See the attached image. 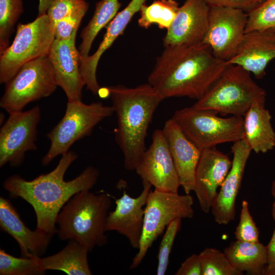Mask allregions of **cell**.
Returning <instances> with one entry per match:
<instances>
[{
	"label": "cell",
	"mask_w": 275,
	"mask_h": 275,
	"mask_svg": "<svg viewBox=\"0 0 275 275\" xmlns=\"http://www.w3.org/2000/svg\"><path fill=\"white\" fill-rule=\"evenodd\" d=\"M77 154L69 151L62 155L57 167L50 172L28 181L19 175L5 180L4 188L13 197H19L33 208L37 221L36 230L51 237L57 233L56 219L64 205L75 194L90 190L96 183L99 171L87 167L74 179L65 181L64 175Z\"/></svg>",
	"instance_id": "obj_1"
},
{
	"label": "cell",
	"mask_w": 275,
	"mask_h": 275,
	"mask_svg": "<svg viewBox=\"0 0 275 275\" xmlns=\"http://www.w3.org/2000/svg\"><path fill=\"white\" fill-rule=\"evenodd\" d=\"M227 66L204 44L170 45L157 58L148 81L164 99L187 97L198 100Z\"/></svg>",
	"instance_id": "obj_2"
},
{
	"label": "cell",
	"mask_w": 275,
	"mask_h": 275,
	"mask_svg": "<svg viewBox=\"0 0 275 275\" xmlns=\"http://www.w3.org/2000/svg\"><path fill=\"white\" fill-rule=\"evenodd\" d=\"M107 88L117 116L116 142L123 153L125 168L135 170L145 151L149 124L164 99L148 82L133 88L118 85Z\"/></svg>",
	"instance_id": "obj_3"
},
{
	"label": "cell",
	"mask_w": 275,
	"mask_h": 275,
	"mask_svg": "<svg viewBox=\"0 0 275 275\" xmlns=\"http://www.w3.org/2000/svg\"><path fill=\"white\" fill-rule=\"evenodd\" d=\"M111 206L108 194H95L89 190L75 194L57 216L59 238L76 241L89 252L96 246L105 245L108 242L105 227Z\"/></svg>",
	"instance_id": "obj_4"
},
{
	"label": "cell",
	"mask_w": 275,
	"mask_h": 275,
	"mask_svg": "<svg viewBox=\"0 0 275 275\" xmlns=\"http://www.w3.org/2000/svg\"><path fill=\"white\" fill-rule=\"evenodd\" d=\"M265 91L239 66L228 64L206 93L191 106L225 116L243 117L253 102Z\"/></svg>",
	"instance_id": "obj_5"
},
{
	"label": "cell",
	"mask_w": 275,
	"mask_h": 275,
	"mask_svg": "<svg viewBox=\"0 0 275 275\" xmlns=\"http://www.w3.org/2000/svg\"><path fill=\"white\" fill-rule=\"evenodd\" d=\"M114 113L112 106L101 102L87 104L81 100L68 101L64 116L46 135L50 145L42 164L47 166L58 155L69 151L75 142L90 135L98 123Z\"/></svg>",
	"instance_id": "obj_6"
},
{
	"label": "cell",
	"mask_w": 275,
	"mask_h": 275,
	"mask_svg": "<svg viewBox=\"0 0 275 275\" xmlns=\"http://www.w3.org/2000/svg\"><path fill=\"white\" fill-rule=\"evenodd\" d=\"M172 119L201 150L243 138V117H220L214 112L191 106L177 110Z\"/></svg>",
	"instance_id": "obj_7"
},
{
	"label": "cell",
	"mask_w": 275,
	"mask_h": 275,
	"mask_svg": "<svg viewBox=\"0 0 275 275\" xmlns=\"http://www.w3.org/2000/svg\"><path fill=\"white\" fill-rule=\"evenodd\" d=\"M194 199L189 194L150 191L144 208L143 233L138 252L132 259L130 269L139 266L153 242L169 224L177 218L194 216Z\"/></svg>",
	"instance_id": "obj_8"
},
{
	"label": "cell",
	"mask_w": 275,
	"mask_h": 275,
	"mask_svg": "<svg viewBox=\"0 0 275 275\" xmlns=\"http://www.w3.org/2000/svg\"><path fill=\"white\" fill-rule=\"evenodd\" d=\"M54 40L46 14L26 24L19 23L12 44L0 54V82L8 83L26 63L47 56Z\"/></svg>",
	"instance_id": "obj_9"
},
{
	"label": "cell",
	"mask_w": 275,
	"mask_h": 275,
	"mask_svg": "<svg viewBox=\"0 0 275 275\" xmlns=\"http://www.w3.org/2000/svg\"><path fill=\"white\" fill-rule=\"evenodd\" d=\"M6 85L0 106L9 114L21 112L29 103L49 96L58 86L47 56L23 65Z\"/></svg>",
	"instance_id": "obj_10"
},
{
	"label": "cell",
	"mask_w": 275,
	"mask_h": 275,
	"mask_svg": "<svg viewBox=\"0 0 275 275\" xmlns=\"http://www.w3.org/2000/svg\"><path fill=\"white\" fill-rule=\"evenodd\" d=\"M41 118L38 105L23 112L11 113L0 130V167L9 164L17 167L25 153L36 150L37 126Z\"/></svg>",
	"instance_id": "obj_11"
},
{
	"label": "cell",
	"mask_w": 275,
	"mask_h": 275,
	"mask_svg": "<svg viewBox=\"0 0 275 275\" xmlns=\"http://www.w3.org/2000/svg\"><path fill=\"white\" fill-rule=\"evenodd\" d=\"M247 12L236 8L210 7L208 25L202 43L217 58L227 62L235 54L245 33Z\"/></svg>",
	"instance_id": "obj_12"
},
{
	"label": "cell",
	"mask_w": 275,
	"mask_h": 275,
	"mask_svg": "<svg viewBox=\"0 0 275 275\" xmlns=\"http://www.w3.org/2000/svg\"><path fill=\"white\" fill-rule=\"evenodd\" d=\"M135 171L142 181L149 183L154 189L178 193L180 183L162 130L154 131L151 144Z\"/></svg>",
	"instance_id": "obj_13"
},
{
	"label": "cell",
	"mask_w": 275,
	"mask_h": 275,
	"mask_svg": "<svg viewBox=\"0 0 275 275\" xmlns=\"http://www.w3.org/2000/svg\"><path fill=\"white\" fill-rule=\"evenodd\" d=\"M229 157L215 147L202 150L195 173L193 191L201 210L209 213L231 167Z\"/></svg>",
	"instance_id": "obj_14"
},
{
	"label": "cell",
	"mask_w": 275,
	"mask_h": 275,
	"mask_svg": "<svg viewBox=\"0 0 275 275\" xmlns=\"http://www.w3.org/2000/svg\"><path fill=\"white\" fill-rule=\"evenodd\" d=\"M143 190L136 198L124 190L121 197L115 200L116 207L108 212L106 231H115L125 236L131 246L138 250L143 233L144 208L152 185L142 181Z\"/></svg>",
	"instance_id": "obj_15"
},
{
	"label": "cell",
	"mask_w": 275,
	"mask_h": 275,
	"mask_svg": "<svg viewBox=\"0 0 275 275\" xmlns=\"http://www.w3.org/2000/svg\"><path fill=\"white\" fill-rule=\"evenodd\" d=\"M252 151L243 139L233 143L231 147V167L211 209L215 222L219 225H227L234 219L236 198Z\"/></svg>",
	"instance_id": "obj_16"
},
{
	"label": "cell",
	"mask_w": 275,
	"mask_h": 275,
	"mask_svg": "<svg viewBox=\"0 0 275 275\" xmlns=\"http://www.w3.org/2000/svg\"><path fill=\"white\" fill-rule=\"evenodd\" d=\"M210 7L204 0H185L163 39L164 46L202 43L206 35Z\"/></svg>",
	"instance_id": "obj_17"
},
{
	"label": "cell",
	"mask_w": 275,
	"mask_h": 275,
	"mask_svg": "<svg viewBox=\"0 0 275 275\" xmlns=\"http://www.w3.org/2000/svg\"><path fill=\"white\" fill-rule=\"evenodd\" d=\"M76 34L68 40L54 39L47 54L58 85L65 93L68 101L81 100L82 89L85 86L80 73Z\"/></svg>",
	"instance_id": "obj_18"
},
{
	"label": "cell",
	"mask_w": 275,
	"mask_h": 275,
	"mask_svg": "<svg viewBox=\"0 0 275 275\" xmlns=\"http://www.w3.org/2000/svg\"><path fill=\"white\" fill-rule=\"evenodd\" d=\"M274 58L275 32L257 30L244 34L235 54L226 63L239 66L259 79Z\"/></svg>",
	"instance_id": "obj_19"
},
{
	"label": "cell",
	"mask_w": 275,
	"mask_h": 275,
	"mask_svg": "<svg viewBox=\"0 0 275 275\" xmlns=\"http://www.w3.org/2000/svg\"><path fill=\"white\" fill-rule=\"evenodd\" d=\"M167 140L181 186L186 194L193 191L196 168L202 150L184 133L172 118L164 125Z\"/></svg>",
	"instance_id": "obj_20"
},
{
	"label": "cell",
	"mask_w": 275,
	"mask_h": 275,
	"mask_svg": "<svg viewBox=\"0 0 275 275\" xmlns=\"http://www.w3.org/2000/svg\"><path fill=\"white\" fill-rule=\"evenodd\" d=\"M147 0H131L121 12L117 13L106 26L103 38L97 49L91 56L80 58V73L87 89L94 95H98L100 87L97 77L98 64L102 54L108 49L114 41L124 31L136 13L140 11L142 5Z\"/></svg>",
	"instance_id": "obj_21"
},
{
	"label": "cell",
	"mask_w": 275,
	"mask_h": 275,
	"mask_svg": "<svg viewBox=\"0 0 275 275\" xmlns=\"http://www.w3.org/2000/svg\"><path fill=\"white\" fill-rule=\"evenodd\" d=\"M0 227L17 241L22 257H40L45 253L52 237L28 228L11 202L2 197L0 198Z\"/></svg>",
	"instance_id": "obj_22"
},
{
	"label": "cell",
	"mask_w": 275,
	"mask_h": 275,
	"mask_svg": "<svg viewBox=\"0 0 275 275\" xmlns=\"http://www.w3.org/2000/svg\"><path fill=\"white\" fill-rule=\"evenodd\" d=\"M266 95L256 99L243 116V138L252 151L266 153L275 146L271 116L265 108Z\"/></svg>",
	"instance_id": "obj_23"
},
{
	"label": "cell",
	"mask_w": 275,
	"mask_h": 275,
	"mask_svg": "<svg viewBox=\"0 0 275 275\" xmlns=\"http://www.w3.org/2000/svg\"><path fill=\"white\" fill-rule=\"evenodd\" d=\"M224 253L238 271L252 275L264 274L267 258L266 247L262 243L236 240L225 248Z\"/></svg>",
	"instance_id": "obj_24"
},
{
	"label": "cell",
	"mask_w": 275,
	"mask_h": 275,
	"mask_svg": "<svg viewBox=\"0 0 275 275\" xmlns=\"http://www.w3.org/2000/svg\"><path fill=\"white\" fill-rule=\"evenodd\" d=\"M89 251L76 241L71 240L62 250L42 258L45 270H61L69 275H91L88 260Z\"/></svg>",
	"instance_id": "obj_25"
},
{
	"label": "cell",
	"mask_w": 275,
	"mask_h": 275,
	"mask_svg": "<svg viewBox=\"0 0 275 275\" xmlns=\"http://www.w3.org/2000/svg\"><path fill=\"white\" fill-rule=\"evenodd\" d=\"M121 5L119 0H101L96 4L92 18L80 34L81 42L78 50L80 58L89 56L95 38L116 16Z\"/></svg>",
	"instance_id": "obj_26"
},
{
	"label": "cell",
	"mask_w": 275,
	"mask_h": 275,
	"mask_svg": "<svg viewBox=\"0 0 275 275\" xmlns=\"http://www.w3.org/2000/svg\"><path fill=\"white\" fill-rule=\"evenodd\" d=\"M179 8L175 0H156L149 5L143 4L140 8L139 25L148 29L156 24L160 29L170 28Z\"/></svg>",
	"instance_id": "obj_27"
},
{
	"label": "cell",
	"mask_w": 275,
	"mask_h": 275,
	"mask_svg": "<svg viewBox=\"0 0 275 275\" xmlns=\"http://www.w3.org/2000/svg\"><path fill=\"white\" fill-rule=\"evenodd\" d=\"M42 257H16L0 250L1 275H41L45 272Z\"/></svg>",
	"instance_id": "obj_28"
},
{
	"label": "cell",
	"mask_w": 275,
	"mask_h": 275,
	"mask_svg": "<svg viewBox=\"0 0 275 275\" xmlns=\"http://www.w3.org/2000/svg\"><path fill=\"white\" fill-rule=\"evenodd\" d=\"M23 12L22 0H0V54L10 45V37Z\"/></svg>",
	"instance_id": "obj_29"
},
{
	"label": "cell",
	"mask_w": 275,
	"mask_h": 275,
	"mask_svg": "<svg viewBox=\"0 0 275 275\" xmlns=\"http://www.w3.org/2000/svg\"><path fill=\"white\" fill-rule=\"evenodd\" d=\"M202 275H242L231 264L224 253L207 248L199 254Z\"/></svg>",
	"instance_id": "obj_30"
},
{
	"label": "cell",
	"mask_w": 275,
	"mask_h": 275,
	"mask_svg": "<svg viewBox=\"0 0 275 275\" xmlns=\"http://www.w3.org/2000/svg\"><path fill=\"white\" fill-rule=\"evenodd\" d=\"M247 15L245 33L257 30L275 32V0L264 1L248 12Z\"/></svg>",
	"instance_id": "obj_31"
},
{
	"label": "cell",
	"mask_w": 275,
	"mask_h": 275,
	"mask_svg": "<svg viewBox=\"0 0 275 275\" xmlns=\"http://www.w3.org/2000/svg\"><path fill=\"white\" fill-rule=\"evenodd\" d=\"M88 8V3L85 1L69 15L58 21L54 27V39L68 40L76 34Z\"/></svg>",
	"instance_id": "obj_32"
},
{
	"label": "cell",
	"mask_w": 275,
	"mask_h": 275,
	"mask_svg": "<svg viewBox=\"0 0 275 275\" xmlns=\"http://www.w3.org/2000/svg\"><path fill=\"white\" fill-rule=\"evenodd\" d=\"M181 218L174 219L166 229V232L160 243L157 255L158 263L156 271L157 275H163L167 272L171 251L176 235L181 228Z\"/></svg>",
	"instance_id": "obj_33"
},
{
	"label": "cell",
	"mask_w": 275,
	"mask_h": 275,
	"mask_svg": "<svg viewBox=\"0 0 275 275\" xmlns=\"http://www.w3.org/2000/svg\"><path fill=\"white\" fill-rule=\"evenodd\" d=\"M236 240L249 242H258L259 232L251 215L249 203L242 202L239 221L234 232Z\"/></svg>",
	"instance_id": "obj_34"
},
{
	"label": "cell",
	"mask_w": 275,
	"mask_h": 275,
	"mask_svg": "<svg viewBox=\"0 0 275 275\" xmlns=\"http://www.w3.org/2000/svg\"><path fill=\"white\" fill-rule=\"evenodd\" d=\"M86 0H53L46 14L53 29L58 21L69 15Z\"/></svg>",
	"instance_id": "obj_35"
},
{
	"label": "cell",
	"mask_w": 275,
	"mask_h": 275,
	"mask_svg": "<svg viewBox=\"0 0 275 275\" xmlns=\"http://www.w3.org/2000/svg\"><path fill=\"white\" fill-rule=\"evenodd\" d=\"M210 7L239 9L246 12L265 0H204Z\"/></svg>",
	"instance_id": "obj_36"
},
{
	"label": "cell",
	"mask_w": 275,
	"mask_h": 275,
	"mask_svg": "<svg viewBox=\"0 0 275 275\" xmlns=\"http://www.w3.org/2000/svg\"><path fill=\"white\" fill-rule=\"evenodd\" d=\"M175 275H202V266L199 255L193 254L185 260Z\"/></svg>",
	"instance_id": "obj_37"
},
{
	"label": "cell",
	"mask_w": 275,
	"mask_h": 275,
	"mask_svg": "<svg viewBox=\"0 0 275 275\" xmlns=\"http://www.w3.org/2000/svg\"><path fill=\"white\" fill-rule=\"evenodd\" d=\"M266 247L267 261L264 274L267 275L270 271L275 269V228L271 239Z\"/></svg>",
	"instance_id": "obj_38"
},
{
	"label": "cell",
	"mask_w": 275,
	"mask_h": 275,
	"mask_svg": "<svg viewBox=\"0 0 275 275\" xmlns=\"http://www.w3.org/2000/svg\"><path fill=\"white\" fill-rule=\"evenodd\" d=\"M53 0H39L38 16L45 14Z\"/></svg>",
	"instance_id": "obj_39"
},
{
	"label": "cell",
	"mask_w": 275,
	"mask_h": 275,
	"mask_svg": "<svg viewBox=\"0 0 275 275\" xmlns=\"http://www.w3.org/2000/svg\"><path fill=\"white\" fill-rule=\"evenodd\" d=\"M271 193L274 198H275V180L273 182L272 184Z\"/></svg>",
	"instance_id": "obj_40"
},
{
	"label": "cell",
	"mask_w": 275,
	"mask_h": 275,
	"mask_svg": "<svg viewBox=\"0 0 275 275\" xmlns=\"http://www.w3.org/2000/svg\"><path fill=\"white\" fill-rule=\"evenodd\" d=\"M275 199V198H274ZM272 215L273 219L275 220V200L273 202L272 207Z\"/></svg>",
	"instance_id": "obj_41"
},
{
	"label": "cell",
	"mask_w": 275,
	"mask_h": 275,
	"mask_svg": "<svg viewBox=\"0 0 275 275\" xmlns=\"http://www.w3.org/2000/svg\"><path fill=\"white\" fill-rule=\"evenodd\" d=\"M267 275H275V269L270 271Z\"/></svg>",
	"instance_id": "obj_42"
}]
</instances>
